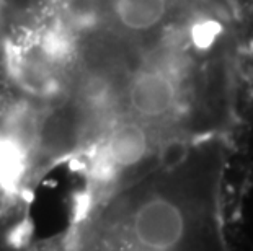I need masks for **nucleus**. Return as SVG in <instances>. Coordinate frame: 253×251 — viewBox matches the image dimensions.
I'll use <instances>...</instances> for the list:
<instances>
[{"label": "nucleus", "mask_w": 253, "mask_h": 251, "mask_svg": "<svg viewBox=\"0 0 253 251\" xmlns=\"http://www.w3.org/2000/svg\"><path fill=\"white\" fill-rule=\"evenodd\" d=\"M237 145L201 142L121 179L54 251H234L229 181Z\"/></svg>", "instance_id": "f257e3e1"}]
</instances>
